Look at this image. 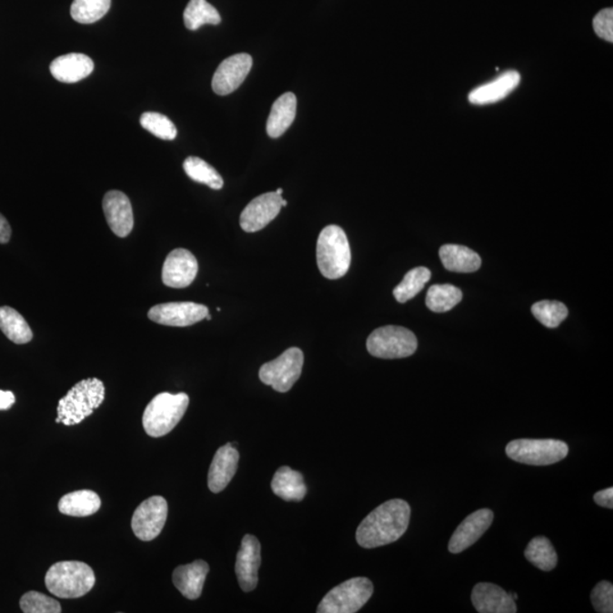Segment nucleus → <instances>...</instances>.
Instances as JSON below:
<instances>
[{
  "label": "nucleus",
  "instance_id": "c85d7f7f",
  "mask_svg": "<svg viewBox=\"0 0 613 613\" xmlns=\"http://www.w3.org/2000/svg\"><path fill=\"white\" fill-rule=\"evenodd\" d=\"M525 557L529 562L542 571H551L556 568L558 556L550 539L538 537L529 542L525 550Z\"/></svg>",
  "mask_w": 613,
  "mask_h": 613
},
{
  "label": "nucleus",
  "instance_id": "4be33fe9",
  "mask_svg": "<svg viewBox=\"0 0 613 613\" xmlns=\"http://www.w3.org/2000/svg\"><path fill=\"white\" fill-rule=\"evenodd\" d=\"M520 75L517 71H507L497 76L496 80L474 89L468 95L473 105L496 104L505 99L520 84Z\"/></svg>",
  "mask_w": 613,
  "mask_h": 613
},
{
  "label": "nucleus",
  "instance_id": "a211bd4d",
  "mask_svg": "<svg viewBox=\"0 0 613 613\" xmlns=\"http://www.w3.org/2000/svg\"><path fill=\"white\" fill-rule=\"evenodd\" d=\"M239 459V451L232 443L219 447L209 468L208 487L210 491L219 493L226 489L235 477Z\"/></svg>",
  "mask_w": 613,
  "mask_h": 613
},
{
  "label": "nucleus",
  "instance_id": "58836bf2",
  "mask_svg": "<svg viewBox=\"0 0 613 613\" xmlns=\"http://www.w3.org/2000/svg\"><path fill=\"white\" fill-rule=\"evenodd\" d=\"M594 501L598 506L612 509L613 507V488L609 487L594 494Z\"/></svg>",
  "mask_w": 613,
  "mask_h": 613
},
{
  "label": "nucleus",
  "instance_id": "9b49d317",
  "mask_svg": "<svg viewBox=\"0 0 613 613\" xmlns=\"http://www.w3.org/2000/svg\"><path fill=\"white\" fill-rule=\"evenodd\" d=\"M208 314V306L186 301L156 305L148 311V318L164 327H186L206 319Z\"/></svg>",
  "mask_w": 613,
  "mask_h": 613
},
{
  "label": "nucleus",
  "instance_id": "a19ab883",
  "mask_svg": "<svg viewBox=\"0 0 613 613\" xmlns=\"http://www.w3.org/2000/svg\"><path fill=\"white\" fill-rule=\"evenodd\" d=\"M15 404V396L11 391L0 390V410H8Z\"/></svg>",
  "mask_w": 613,
  "mask_h": 613
},
{
  "label": "nucleus",
  "instance_id": "f704fd0d",
  "mask_svg": "<svg viewBox=\"0 0 613 613\" xmlns=\"http://www.w3.org/2000/svg\"><path fill=\"white\" fill-rule=\"evenodd\" d=\"M141 126L155 136L163 140L176 138L177 130L174 123L163 114L146 112L140 117Z\"/></svg>",
  "mask_w": 613,
  "mask_h": 613
},
{
  "label": "nucleus",
  "instance_id": "2f4dec72",
  "mask_svg": "<svg viewBox=\"0 0 613 613\" xmlns=\"http://www.w3.org/2000/svg\"><path fill=\"white\" fill-rule=\"evenodd\" d=\"M431 276V271L427 267L414 268L407 273L404 280L393 290V296L397 303L405 304L415 298L427 286Z\"/></svg>",
  "mask_w": 613,
  "mask_h": 613
},
{
  "label": "nucleus",
  "instance_id": "7ed1b4c3",
  "mask_svg": "<svg viewBox=\"0 0 613 613\" xmlns=\"http://www.w3.org/2000/svg\"><path fill=\"white\" fill-rule=\"evenodd\" d=\"M48 591L59 598L85 597L95 587V576L81 561H61L50 567L45 578Z\"/></svg>",
  "mask_w": 613,
  "mask_h": 613
},
{
  "label": "nucleus",
  "instance_id": "aec40b11",
  "mask_svg": "<svg viewBox=\"0 0 613 613\" xmlns=\"http://www.w3.org/2000/svg\"><path fill=\"white\" fill-rule=\"evenodd\" d=\"M95 70L93 59L85 54L72 53L54 59L50 73L63 84H75L88 77Z\"/></svg>",
  "mask_w": 613,
  "mask_h": 613
},
{
  "label": "nucleus",
  "instance_id": "37998d69",
  "mask_svg": "<svg viewBox=\"0 0 613 613\" xmlns=\"http://www.w3.org/2000/svg\"><path fill=\"white\" fill-rule=\"evenodd\" d=\"M286 205H287V201L285 200V199H282V207H286Z\"/></svg>",
  "mask_w": 613,
  "mask_h": 613
},
{
  "label": "nucleus",
  "instance_id": "c756f323",
  "mask_svg": "<svg viewBox=\"0 0 613 613\" xmlns=\"http://www.w3.org/2000/svg\"><path fill=\"white\" fill-rule=\"evenodd\" d=\"M183 169L192 181L207 186L210 189L221 190L224 186L221 174L204 159L187 157L183 163Z\"/></svg>",
  "mask_w": 613,
  "mask_h": 613
},
{
  "label": "nucleus",
  "instance_id": "0eeeda50",
  "mask_svg": "<svg viewBox=\"0 0 613 613\" xmlns=\"http://www.w3.org/2000/svg\"><path fill=\"white\" fill-rule=\"evenodd\" d=\"M373 583L366 578L347 580L329 591L319 603L318 613H355L370 600Z\"/></svg>",
  "mask_w": 613,
  "mask_h": 613
},
{
  "label": "nucleus",
  "instance_id": "20e7f679",
  "mask_svg": "<svg viewBox=\"0 0 613 613\" xmlns=\"http://www.w3.org/2000/svg\"><path fill=\"white\" fill-rule=\"evenodd\" d=\"M317 265L328 280L346 276L351 264V249L346 232L337 226H328L320 232L317 241Z\"/></svg>",
  "mask_w": 613,
  "mask_h": 613
},
{
  "label": "nucleus",
  "instance_id": "1a4fd4ad",
  "mask_svg": "<svg viewBox=\"0 0 613 613\" xmlns=\"http://www.w3.org/2000/svg\"><path fill=\"white\" fill-rule=\"evenodd\" d=\"M304 361V352L299 347H290L278 358L262 366L260 381L277 392L290 391L303 373Z\"/></svg>",
  "mask_w": 613,
  "mask_h": 613
},
{
  "label": "nucleus",
  "instance_id": "cd10ccee",
  "mask_svg": "<svg viewBox=\"0 0 613 613\" xmlns=\"http://www.w3.org/2000/svg\"><path fill=\"white\" fill-rule=\"evenodd\" d=\"M185 25L191 31L198 30L205 25H217L222 18L216 8L210 5L207 0H190L186 8Z\"/></svg>",
  "mask_w": 613,
  "mask_h": 613
},
{
  "label": "nucleus",
  "instance_id": "dca6fc26",
  "mask_svg": "<svg viewBox=\"0 0 613 613\" xmlns=\"http://www.w3.org/2000/svg\"><path fill=\"white\" fill-rule=\"evenodd\" d=\"M103 209L114 235L126 237L134 230V209L126 194L117 190L107 192L104 196Z\"/></svg>",
  "mask_w": 613,
  "mask_h": 613
},
{
  "label": "nucleus",
  "instance_id": "f257e3e1",
  "mask_svg": "<svg viewBox=\"0 0 613 613\" xmlns=\"http://www.w3.org/2000/svg\"><path fill=\"white\" fill-rule=\"evenodd\" d=\"M410 515V506L401 498L383 503L361 521L357 529V542L365 548L397 542L408 529Z\"/></svg>",
  "mask_w": 613,
  "mask_h": 613
},
{
  "label": "nucleus",
  "instance_id": "2eb2a0df",
  "mask_svg": "<svg viewBox=\"0 0 613 613\" xmlns=\"http://www.w3.org/2000/svg\"><path fill=\"white\" fill-rule=\"evenodd\" d=\"M260 565H262L260 543L253 535H246L242 539L236 562V578L245 592L254 591L257 588Z\"/></svg>",
  "mask_w": 613,
  "mask_h": 613
},
{
  "label": "nucleus",
  "instance_id": "412c9836",
  "mask_svg": "<svg viewBox=\"0 0 613 613\" xmlns=\"http://www.w3.org/2000/svg\"><path fill=\"white\" fill-rule=\"evenodd\" d=\"M209 566L204 560H196L192 564L177 567L173 573V583L183 597L196 600L203 593Z\"/></svg>",
  "mask_w": 613,
  "mask_h": 613
},
{
  "label": "nucleus",
  "instance_id": "473e14b6",
  "mask_svg": "<svg viewBox=\"0 0 613 613\" xmlns=\"http://www.w3.org/2000/svg\"><path fill=\"white\" fill-rule=\"evenodd\" d=\"M111 4V0H75L71 6V16L81 25H93L106 15Z\"/></svg>",
  "mask_w": 613,
  "mask_h": 613
},
{
  "label": "nucleus",
  "instance_id": "bb28decb",
  "mask_svg": "<svg viewBox=\"0 0 613 613\" xmlns=\"http://www.w3.org/2000/svg\"><path fill=\"white\" fill-rule=\"evenodd\" d=\"M0 329L9 340L16 345H26L34 338L30 325L12 306H0Z\"/></svg>",
  "mask_w": 613,
  "mask_h": 613
},
{
  "label": "nucleus",
  "instance_id": "4468645a",
  "mask_svg": "<svg viewBox=\"0 0 613 613\" xmlns=\"http://www.w3.org/2000/svg\"><path fill=\"white\" fill-rule=\"evenodd\" d=\"M198 269V262L189 250L181 248L173 250L165 259L163 283L173 289H185L196 280Z\"/></svg>",
  "mask_w": 613,
  "mask_h": 613
},
{
  "label": "nucleus",
  "instance_id": "7c9ffc66",
  "mask_svg": "<svg viewBox=\"0 0 613 613\" xmlns=\"http://www.w3.org/2000/svg\"><path fill=\"white\" fill-rule=\"evenodd\" d=\"M462 300V292L451 285H437L429 287L427 306L434 313H447L454 309Z\"/></svg>",
  "mask_w": 613,
  "mask_h": 613
},
{
  "label": "nucleus",
  "instance_id": "6ab92c4d",
  "mask_svg": "<svg viewBox=\"0 0 613 613\" xmlns=\"http://www.w3.org/2000/svg\"><path fill=\"white\" fill-rule=\"evenodd\" d=\"M471 602L479 613H515L517 606L510 594L491 583L476 585L471 593Z\"/></svg>",
  "mask_w": 613,
  "mask_h": 613
},
{
  "label": "nucleus",
  "instance_id": "f3484780",
  "mask_svg": "<svg viewBox=\"0 0 613 613\" xmlns=\"http://www.w3.org/2000/svg\"><path fill=\"white\" fill-rule=\"evenodd\" d=\"M493 519V512L489 509H479L467 517L452 535L449 551L458 555L473 546L491 528Z\"/></svg>",
  "mask_w": 613,
  "mask_h": 613
},
{
  "label": "nucleus",
  "instance_id": "9d476101",
  "mask_svg": "<svg viewBox=\"0 0 613 613\" xmlns=\"http://www.w3.org/2000/svg\"><path fill=\"white\" fill-rule=\"evenodd\" d=\"M168 506L163 497H152L136 507L131 526L136 537L144 542L153 541L166 523Z\"/></svg>",
  "mask_w": 613,
  "mask_h": 613
},
{
  "label": "nucleus",
  "instance_id": "c9c22d12",
  "mask_svg": "<svg viewBox=\"0 0 613 613\" xmlns=\"http://www.w3.org/2000/svg\"><path fill=\"white\" fill-rule=\"evenodd\" d=\"M20 607L25 613H61L62 607L55 598L31 591L21 598Z\"/></svg>",
  "mask_w": 613,
  "mask_h": 613
},
{
  "label": "nucleus",
  "instance_id": "a18cd8bd",
  "mask_svg": "<svg viewBox=\"0 0 613 613\" xmlns=\"http://www.w3.org/2000/svg\"><path fill=\"white\" fill-rule=\"evenodd\" d=\"M206 319H207V320H212V316H210V315L208 314V315H207V317H206Z\"/></svg>",
  "mask_w": 613,
  "mask_h": 613
},
{
  "label": "nucleus",
  "instance_id": "4c0bfd02",
  "mask_svg": "<svg viewBox=\"0 0 613 613\" xmlns=\"http://www.w3.org/2000/svg\"><path fill=\"white\" fill-rule=\"evenodd\" d=\"M593 27L600 38L613 43V9L606 8L594 17Z\"/></svg>",
  "mask_w": 613,
  "mask_h": 613
},
{
  "label": "nucleus",
  "instance_id": "6e6552de",
  "mask_svg": "<svg viewBox=\"0 0 613 613\" xmlns=\"http://www.w3.org/2000/svg\"><path fill=\"white\" fill-rule=\"evenodd\" d=\"M569 447L559 440H520L511 441L506 447V454L510 459L519 464L530 466H548L564 460L568 456Z\"/></svg>",
  "mask_w": 613,
  "mask_h": 613
},
{
  "label": "nucleus",
  "instance_id": "ddd939ff",
  "mask_svg": "<svg viewBox=\"0 0 613 613\" xmlns=\"http://www.w3.org/2000/svg\"><path fill=\"white\" fill-rule=\"evenodd\" d=\"M282 199V196L277 195L276 192H267L251 201L241 214L242 230L246 233H255L266 227L280 214Z\"/></svg>",
  "mask_w": 613,
  "mask_h": 613
},
{
  "label": "nucleus",
  "instance_id": "423d86ee",
  "mask_svg": "<svg viewBox=\"0 0 613 613\" xmlns=\"http://www.w3.org/2000/svg\"><path fill=\"white\" fill-rule=\"evenodd\" d=\"M417 347V337L413 332L393 325L375 329L367 338L369 354L382 359L407 358L415 354Z\"/></svg>",
  "mask_w": 613,
  "mask_h": 613
},
{
  "label": "nucleus",
  "instance_id": "b1692460",
  "mask_svg": "<svg viewBox=\"0 0 613 613\" xmlns=\"http://www.w3.org/2000/svg\"><path fill=\"white\" fill-rule=\"evenodd\" d=\"M440 258L447 271L473 273L482 266V259L474 250L464 246L446 245L441 246Z\"/></svg>",
  "mask_w": 613,
  "mask_h": 613
},
{
  "label": "nucleus",
  "instance_id": "393cba45",
  "mask_svg": "<svg viewBox=\"0 0 613 613\" xmlns=\"http://www.w3.org/2000/svg\"><path fill=\"white\" fill-rule=\"evenodd\" d=\"M272 489L285 501H301L306 494L304 476L287 466L281 467L274 475Z\"/></svg>",
  "mask_w": 613,
  "mask_h": 613
},
{
  "label": "nucleus",
  "instance_id": "f03ea898",
  "mask_svg": "<svg viewBox=\"0 0 613 613\" xmlns=\"http://www.w3.org/2000/svg\"><path fill=\"white\" fill-rule=\"evenodd\" d=\"M106 390L98 378L82 379L58 402L56 423L66 427L84 422L102 406Z\"/></svg>",
  "mask_w": 613,
  "mask_h": 613
},
{
  "label": "nucleus",
  "instance_id": "72a5a7b5",
  "mask_svg": "<svg viewBox=\"0 0 613 613\" xmlns=\"http://www.w3.org/2000/svg\"><path fill=\"white\" fill-rule=\"evenodd\" d=\"M534 317L548 328H556L568 316L567 306L559 301L544 300L533 305Z\"/></svg>",
  "mask_w": 613,
  "mask_h": 613
},
{
  "label": "nucleus",
  "instance_id": "39448f33",
  "mask_svg": "<svg viewBox=\"0 0 613 613\" xmlns=\"http://www.w3.org/2000/svg\"><path fill=\"white\" fill-rule=\"evenodd\" d=\"M189 402L186 393H159L145 410L143 424L146 433L152 437H162L172 432L186 413Z\"/></svg>",
  "mask_w": 613,
  "mask_h": 613
},
{
  "label": "nucleus",
  "instance_id": "f8f14e48",
  "mask_svg": "<svg viewBox=\"0 0 613 613\" xmlns=\"http://www.w3.org/2000/svg\"><path fill=\"white\" fill-rule=\"evenodd\" d=\"M253 63L249 54H236L224 59L213 77L214 93L227 95L239 88L253 68Z\"/></svg>",
  "mask_w": 613,
  "mask_h": 613
},
{
  "label": "nucleus",
  "instance_id": "c03bdc74",
  "mask_svg": "<svg viewBox=\"0 0 613 613\" xmlns=\"http://www.w3.org/2000/svg\"><path fill=\"white\" fill-rule=\"evenodd\" d=\"M276 192L277 195L282 196V194H283V190L281 189V187H280V189H277Z\"/></svg>",
  "mask_w": 613,
  "mask_h": 613
},
{
  "label": "nucleus",
  "instance_id": "ea45409f",
  "mask_svg": "<svg viewBox=\"0 0 613 613\" xmlns=\"http://www.w3.org/2000/svg\"><path fill=\"white\" fill-rule=\"evenodd\" d=\"M12 236V228L6 218L0 214V244H8Z\"/></svg>",
  "mask_w": 613,
  "mask_h": 613
},
{
  "label": "nucleus",
  "instance_id": "5701e85b",
  "mask_svg": "<svg viewBox=\"0 0 613 613\" xmlns=\"http://www.w3.org/2000/svg\"><path fill=\"white\" fill-rule=\"evenodd\" d=\"M296 114V97L286 93L274 103L267 120V134L271 138H280L294 123Z\"/></svg>",
  "mask_w": 613,
  "mask_h": 613
},
{
  "label": "nucleus",
  "instance_id": "e433bc0d",
  "mask_svg": "<svg viewBox=\"0 0 613 613\" xmlns=\"http://www.w3.org/2000/svg\"><path fill=\"white\" fill-rule=\"evenodd\" d=\"M591 601L597 612H613V587L612 584L603 580L593 588Z\"/></svg>",
  "mask_w": 613,
  "mask_h": 613
},
{
  "label": "nucleus",
  "instance_id": "79ce46f5",
  "mask_svg": "<svg viewBox=\"0 0 613 613\" xmlns=\"http://www.w3.org/2000/svg\"><path fill=\"white\" fill-rule=\"evenodd\" d=\"M509 594H510V597H511L512 600L516 601L517 598H518V594H516L514 592H509Z\"/></svg>",
  "mask_w": 613,
  "mask_h": 613
},
{
  "label": "nucleus",
  "instance_id": "a878e982",
  "mask_svg": "<svg viewBox=\"0 0 613 613\" xmlns=\"http://www.w3.org/2000/svg\"><path fill=\"white\" fill-rule=\"evenodd\" d=\"M102 500L97 493L90 489H81L64 496L58 503L63 515L72 517H88L98 512Z\"/></svg>",
  "mask_w": 613,
  "mask_h": 613
}]
</instances>
